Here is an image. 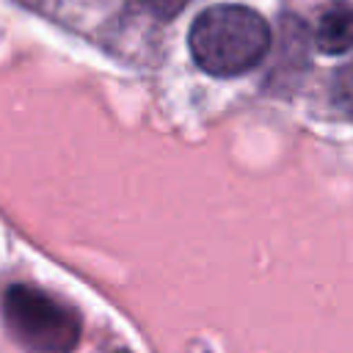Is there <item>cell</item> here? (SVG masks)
<instances>
[{"label": "cell", "instance_id": "3", "mask_svg": "<svg viewBox=\"0 0 353 353\" xmlns=\"http://www.w3.org/2000/svg\"><path fill=\"white\" fill-rule=\"evenodd\" d=\"M314 47L323 55H345L353 50V3L331 0L314 25Z\"/></svg>", "mask_w": 353, "mask_h": 353}, {"label": "cell", "instance_id": "1", "mask_svg": "<svg viewBox=\"0 0 353 353\" xmlns=\"http://www.w3.org/2000/svg\"><path fill=\"white\" fill-rule=\"evenodd\" d=\"M188 47L207 74L237 77L262 63L270 47V28L254 8L234 3L210 6L193 19Z\"/></svg>", "mask_w": 353, "mask_h": 353}, {"label": "cell", "instance_id": "2", "mask_svg": "<svg viewBox=\"0 0 353 353\" xmlns=\"http://www.w3.org/2000/svg\"><path fill=\"white\" fill-rule=\"evenodd\" d=\"M0 314L11 339L30 353H72L80 339L74 312L28 284H14L3 292Z\"/></svg>", "mask_w": 353, "mask_h": 353}, {"label": "cell", "instance_id": "4", "mask_svg": "<svg viewBox=\"0 0 353 353\" xmlns=\"http://www.w3.org/2000/svg\"><path fill=\"white\" fill-rule=\"evenodd\" d=\"M331 105L336 108V113H342L345 119L353 121V58L334 72V80H331Z\"/></svg>", "mask_w": 353, "mask_h": 353}, {"label": "cell", "instance_id": "5", "mask_svg": "<svg viewBox=\"0 0 353 353\" xmlns=\"http://www.w3.org/2000/svg\"><path fill=\"white\" fill-rule=\"evenodd\" d=\"M152 17H157V19H174L179 11H185V6L188 3H193V0H138Z\"/></svg>", "mask_w": 353, "mask_h": 353}]
</instances>
